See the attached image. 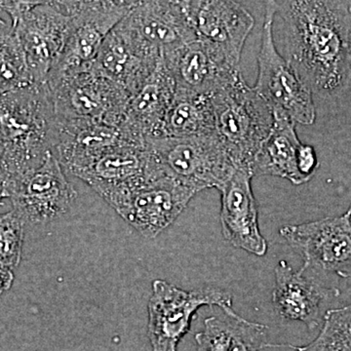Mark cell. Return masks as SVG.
<instances>
[{
    "instance_id": "cell-1",
    "label": "cell",
    "mask_w": 351,
    "mask_h": 351,
    "mask_svg": "<svg viewBox=\"0 0 351 351\" xmlns=\"http://www.w3.org/2000/svg\"><path fill=\"white\" fill-rule=\"evenodd\" d=\"M285 59L315 93L345 87L351 69V1H276Z\"/></svg>"
},
{
    "instance_id": "cell-2",
    "label": "cell",
    "mask_w": 351,
    "mask_h": 351,
    "mask_svg": "<svg viewBox=\"0 0 351 351\" xmlns=\"http://www.w3.org/2000/svg\"><path fill=\"white\" fill-rule=\"evenodd\" d=\"M56 121L46 83L0 96V172L8 182L38 169L52 154Z\"/></svg>"
},
{
    "instance_id": "cell-3",
    "label": "cell",
    "mask_w": 351,
    "mask_h": 351,
    "mask_svg": "<svg viewBox=\"0 0 351 351\" xmlns=\"http://www.w3.org/2000/svg\"><path fill=\"white\" fill-rule=\"evenodd\" d=\"M211 101L217 136L237 167L253 174L254 160L274 128L271 108L241 73L215 92Z\"/></svg>"
},
{
    "instance_id": "cell-4",
    "label": "cell",
    "mask_w": 351,
    "mask_h": 351,
    "mask_svg": "<svg viewBox=\"0 0 351 351\" xmlns=\"http://www.w3.org/2000/svg\"><path fill=\"white\" fill-rule=\"evenodd\" d=\"M0 11L24 51L34 84H45L63 52L69 29L66 1H0Z\"/></svg>"
},
{
    "instance_id": "cell-5",
    "label": "cell",
    "mask_w": 351,
    "mask_h": 351,
    "mask_svg": "<svg viewBox=\"0 0 351 351\" xmlns=\"http://www.w3.org/2000/svg\"><path fill=\"white\" fill-rule=\"evenodd\" d=\"M46 84L59 119L93 120L120 125L131 96L93 63L68 73H53Z\"/></svg>"
},
{
    "instance_id": "cell-6",
    "label": "cell",
    "mask_w": 351,
    "mask_h": 351,
    "mask_svg": "<svg viewBox=\"0 0 351 351\" xmlns=\"http://www.w3.org/2000/svg\"><path fill=\"white\" fill-rule=\"evenodd\" d=\"M276 13V1H267L254 88L274 115L287 117L295 124L313 125L316 119L313 91L277 49L274 36Z\"/></svg>"
},
{
    "instance_id": "cell-7",
    "label": "cell",
    "mask_w": 351,
    "mask_h": 351,
    "mask_svg": "<svg viewBox=\"0 0 351 351\" xmlns=\"http://www.w3.org/2000/svg\"><path fill=\"white\" fill-rule=\"evenodd\" d=\"M147 145L166 175L198 193L219 189L239 169L217 134L196 138L164 137Z\"/></svg>"
},
{
    "instance_id": "cell-8",
    "label": "cell",
    "mask_w": 351,
    "mask_h": 351,
    "mask_svg": "<svg viewBox=\"0 0 351 351\" xmlns=\"http://www.w3.org/2000/svg\"><path fill=\"white\" fill-rule=\"evenodd\" d=\"M204 306H219L223 313L234 311L232 295L221 289L184 291L161 279L154 280L147 306L152 351H178L196 311Z\"/></svg>"
},
{
    "instance_id": "cell-9",
    "label": "cell",
    "mask_w": 351,
    "mask_h": 351,
    "mask_svg": "<svg viewBox=\"0 0 351 351\" xmlns=\"http://www.w3.org/2000/svg\"><path fill=\"white\" fill-rule=\"evenodd\" d=\"M54 154L29 174L7 184L8 199L27 228L47 225L68 213L76 191Z\"/></svg>"
},
{
    "instance_id": "cell-10",
    "label": "cell",
    "mask_w": 351,
    "mask_h": 351,
    "mask_svg": "<svg viewBox=\"0 0 351 351\" xmlns=\"http://www.w3.org/2000/svg\"><path fill=\"white\" fill-rule=\"evenodd\" d=\"M73 176L114 208L147 182L167 175L149 145H120L101 154Z\"/></svg>"
},
{
    "instance_id": "cell-11",
    "label": "cell",
    "mask_w": 351,
    "mask_h": 351,
    "mask_svg": "<svg viewBox=\"0 0 351 351\" xmlns=\"http://www.w3.org/2000/svg\"><path fill=\"white\" fill-rule=\"evenodd\" d=\"M281 237L304 258L302 271L351 277V214L288 225Z\"/></svg>"
},
{
    "instance_id": "cell-12",
    "label": "cell",
    "mask_w": 351,
    "mask_h": 351,
    "mask_svg": "<svg viewBox=\"0 0 351 351\" xmlns=\"http://www.w3.org/2000/svg\"><path fill=\"white\" fill-rule=\"evenodd\" d=\"M134 3L123 0L66 1L71 16L68 36L50 75L76 71L93 63L108 34L125 17Z\"/></svg>"
},
{
    "instance_id": "cell-13",
    "label": "cell",
    "mask_w": 351,
    "mask_h": 351,
    "mask_svg": "<svg viewBox=\"0 0 351 351\" xmlns=\"http://www.w3.org/2000/svg\"><path fill=\"white\" fill-rule=\"evenodd\" d=\"M198 191L170 177L147 182L113 209L145 239H154L172 225Z\"/></svg>"
},
{
    "instance_id": "cell-14",
    "label": "cell",
    "mask_w": 351,
    "mask_h": 351,
    "mask_svg": "<svg viewBox=\"0 0 351 351\" xmlns=\"http://www.w3.org/2000/svg\"><path fill=\"white\" fill-rule=\"evenodd\" d=\"M162 54L149 45L125 17L108 34L95 68L133 96L158 66Z\"/></svg>"
},
{
    "instance_id": "cell-15",
    "label": "cell",
    "mask_w": 351,
    "mask_h": 351,
    "mask_svg": "<svg viewBox=\"0 0 351 351\" xmlns=\"http://www.w3.org/2000/svg\"><path fill=\"white\" fill-rule=\"evenodd\" d=\"M196 36L218 49L239 66L242 50L255 25L252 14L239 2L228 0L182 1Z\"/></svg>"
},
{
    "instance_id": "cell-16",
    "label": "cell",
    "mask_w": 351,
    "mask_h": 351,
    "mask_svg": "<svg viewBox=\"0 0 351 351\" xmlns=\"http://www.w3.org/2000/svg\"><path fill=\"white\" fill-rule=\"evenodd\" d=\"M176 92L212 96L240 73L225 55L200 39L162 54Z\"/></svg>"
},
{
    "instance_id": "cell-17",
    "label": "cell",
    "mask_w": 351,
    "mask_h": 351,
    "mask_svg": "<svg viewBox=\"0 0 351 351\" xmlns=\"http://www.w3.org/2000/svg\"><path fill=\"white\" fill-rule=\"evenodd\" d=\"M175 95V82L162 57L154 73L131 97L120 124L132 145L147 147L152 141L163 138L164 120Z\"/></svg>"
},
{
    "instance_id": "cell-18",
    "label": "cell",
    "mask_w": 351,
    "mask_h": 351,
    "mask_svg": "<svg viewBox=\"0 0 351 351\" xmlns=\"http://www.w3.org/2000/svg\"><path fill=\"white\" fill-rule=\"evenodd\" d=\"M254 176L237 169L223 186L221 193V232L235 248L263 257L267 254V240L258 228L257 202L252 189Z\"/></svg>"
},
{
    "instance_id": "cell-19",
    "label": "cell",
    "mask_w": 351,
    "mask_h": 351,
    "mask_svg": "<svg viewBox=\"0 0 351 351\" xmlns=\"http://www.w3.org/2000/svg\"><path fill=\"white\" fill-rule=\"evenodd\" d=\"M56 119L52 154L64 171L73 176L114 147L134 145L120 125L93 120Z\"/></svg>"
},
{
    "instance_id": "cell-20",
    "label": "cell",
    "mask_w": 351,
    "mask_h": 351,
    "mask_svg": "<svg viewBox=\"0 0 351 351\" xmlns=\"http://www.w3.org/2000/svg\"><path fill=\"white\" fill-rule=\"evenodd\" d=\"M339 293L338 289L323 285L316 276L295 271L285 261L276 265L272 304L283 320L301 321L309 330L316 329L323 319L325 302Z\"/></svg>"
},
{
    "instance_id": "cell-21",
    "label": "cell",
    "mask_w": 351,
    "mask_h": 351,
    "mask_svg": "<svg viewBox=\"0 0 351 351\" xmlns=\"http://www.w3.org/2000/svg\"><path fill=\"white\" fill-rule=\"evenodd\" d=\"M125 18L161 54L197 39L182 1H135Z\"/></svg>"
},
{
    "instance_id": "cell-22",
    "label": "cell",
    "mask_w": 351,
    "mask_h": 351,
    "mask_svg": "<svg viewBox=\"0 0 351 351\" xmlns=\"http://www.w3.org/2000/svg\"><path fill=\"white\" fill-rule=\"evenodd\" d=\"M302 143L295 123L281 115H274V125L253 163V174L283 178L295 186L306 184L300 169Z\"/></svg>"
},
{
    "instance_id": "cell-23",
    "label": "cell",
    "mask_w": 351,
    "mask_h": 351,
    "mask_svg": "<svg viewBox=\"0 0 351 351\" xmlns=\"http://www.w3.org/2000/svg\"><path fill=\"white\" fill-rule=\"evenodd\" d=\"M269 328L252 322L235 311L207 318L204 330L195 336L196 351H262Z\"/></svg>"
},
{
    "instance_id": "cell-24",
    "label": "cell",
    "mask_w": 351,
    "mask_h": 351,
    "mask_svg": "<svg viewBox=\"0 0 351 351\" xmlns=\"http://www.w3.org/2000/svg\"><path fill=\"white\" fill-rule=\"evenodd\" d=\"M215 134L211 96L176 92L164 120L163 138H196Z\"/></svg>"
},
{
    "instance_id": "cell-25",
    "label": "cell",
    "mask_w": 351,
    "mask_h": 351,
    "mask_svg": "<svg viewBox=\"0 0 351 351\" xmlns=\"http://www.w3.org/2000/svg\"><path fill=\"white\" fill-rule=\"evenodd\" d=\"M34 84L12 27H0V96Z\"/></svg>"
},
{
    "instance_id": "cell-26",
    "label": "cell",
    "mask_w": 351,
    "mask_h": 351,
    "mask_svg": "<svg viewBox=\"0 0 351 351\" xmlns=\"http://www.w3.org/2000/svg\"><path fill=\"white\" fill-rule=\"evenodd\" d=\"M290 351H351V306L327 311L317 338L307 346H291Z\"/></svg>"
},
{
    "instance_id": "cell-27",
    "label": "cell",
    "mask_w": 351,
    "mask_h": 351,
    "mask_svg": "<svg viewBox=\"0 0 351 351\" xmlns=\"http://www.w3.org/2000/svg\"><path fill=\"white\" fill-rule=\"evenodd\" d=\"M25 226L13 210L0 214V265L14 269L22 258Z\"/></svg>"
},
{
    "instance_id": "cell-28",
    "label": "cell",
    "mask_w": 351,
    "mask_h": 351,
    "mask_svg": "<svg viewBox=\"0 0 351 351\" xmlns=\"http://www.w3.org/2000/svg\"><path fill=\"white\" fill-rule=\"evenodd\" d=\"M14 281L13 270L0 265V294L9 290Z\"/></svg>"
},
{
    "instance_id": "cell-29",
    "label": "cell",
    "mask_w": 351,
    "mask_h": 351,
    "mask_svg": "<svg viewBox=\"0 0 351 351\" xmlns=\"http://www.w3.org/2000/svg\"><path fill=\"white\" fill-rule=\"evenodd\" d=\"M7 180L6 176L0 172V206H1L2 201L8 198V191H7Z\"/></svg>"
},
{
    "instance_id": "cell-30",
    "label": "cell",
    "mask_w": 351,
    "mask_h": 351,
    "mask_svg": "<svg viewBox=\"0 0 351 351\" xmlns=\"http://www.w3.org/2000/svg\"><path fill=\"white\" fill-rule=\"evenodd\" d=\"M291 345H270L267 343L262 351H290Z\"/></svg>"
},
{
    "instance_id": "cell-31",
    "label": "cell",
    "mask_w": 351,
    "mask_h": 351,
    "mask_svg": "<svg viewBox=\"0 0 351 351\" xmlns=\"http://www.w3.org/2000/svg\"><path fill=\"white\" fill-rule=\"evenodd\" d=\"M4 25H7L6 23L4 22V21H2L1 19H0V27H4Z\"/></svg>"
},
{
    "instance_id": "cell-32",
    "label": "cell",
    "mask_w": 351,
    "mask_h": 351,
    "mask_svg": "<svg viewBox=\"0 0 351 351\" xmlns=\"http://www.w3.org/2000/svg\"><path fill=\"white\" fill-rule=\"evenodd\" d=\"M348 213L351 214V204H350V208H348Z\"/></svg>"
},
{
    "instance_id": "cell-33",
    "label": "cell",
    "mask_w": 351,
    "mask_h": 351,
    "mask_svg": "<svg viewBox=\"0 0 351 351\" xmlns=\"http://www.w3.org/2000/svg\"><path fill=\"white\" fill-rule=\"evenodd\" d=\"M350 49H351V36H350Z\"/></svg>"
}]
</instances>
